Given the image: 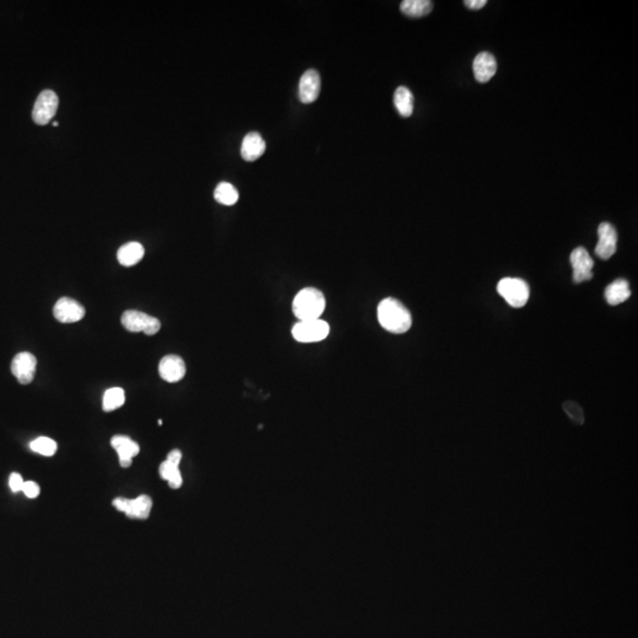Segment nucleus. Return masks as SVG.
I'll return each instance as SVG.
<instances>
[{
	"instance_id": "19",
	"label": "nucleus",
	"mask_w": 638,
	"mask_h": 638,
	"mask_svg": "<svg viewBox=\"0 0 638 638\" xmlns=\"http://www.w3.org/2000/svg\"><path fill=\"white\" fill-rule=\"evenodd\" d=\"M394 104L402 117H409L414 112V96L409 89L400 87L394 94Z\"/></svg>"
},
{
	"instance_id": "10",
	"label": "nucleus",
	"mask_w": 638,
	"mask_h": 638,
	"mask_svg": "<svg viewBox=\"0 0 638 638\" xmlns=\"http://www.w3.org/2000/svg\"><path fill=\"white\" fill-rule=\"evenodd\" d=\"M37 359L30 352H21L14 356L11 370L21 384H30L35 379Z\"/></svg>"
},
{
	"instance_id": "4",
	"label": "nucleus",
	"mask_w": 638,
	"mask_h": 638,
	"mask_svg": "<svg viewBox=\"0 0 638 638\" xmlns=\"http://www.w3.org/2000/svg\"><path fill=\"white\" fill-rule=\"evenodd\" d=\"M329 324L320 318L299 320L292 329L293 338L301 343L320 342V340H325L326 337L329 336Z\"/></svg>"
},
{
	"instance_id": "9",
	"label": "nucleus",
	"mask_w": 638,
	"mask_h": 638,
	"mask_svg": "<svg viewBox=\"0 0 638 638\" xmlns=\"http://www.w3.org/2000/svg\"><path fill=\"white\" fill-rule=\"evenodd\" d=\"M617 249V232L609 222H602L598 227V244L595 252L600 259H610Z\"/></svg>"
},
{
	"instance_id": "6",
	"label": "nucleus",
	"mask_w": 638,
	"mask_h": 638,
	"mask_svg": "<svg viewBox=\"0 0 638 638\" xmlns=\"http://www.w3.org/2000/svg\"><path fill=\"white\" fill-rule=\"evenodd\" d=\"M58 109V97L53 90L40 92L32 110V119L39 126H45L56 115Z\"/></svg>"
},
{
	"instance_id": "5",
	"label": "nucleus",
	"mask_w": 638,
	"mask_h": 638,
	"mask_svg": "<svg viewBox=\"0 0 638 638\" xmlns=\"http://www.w3.org/2000/svg\"><path fill=\"white\" fill-rule=\"evenodd\" d=\"M121 322L130 332H144L147 336L156 335L161 329V323L158 318L136 310H128L123 313Z\"/></svg>"
},
{
	"instance_id": "22",
	"label": "nucleus",
	"mask_w": 638,
	"mask_h": 638,
	"mask_svg": "<svg viewBox=\"0 0 638 638\" xmlns=\"http://www.w3.org/2000/svg\"><path fill=\"white\" fill-rule=\"evenodd\" d=\"M160 475L162 479L168 481L169 487L178 490L183 486V475L180 473L179 466L166 460L160 466Z\"/></svg>"
},
{
	"instance_id": "26",
	"label": "nucleus",
	"mask_w": 638,
	"mask_h": 638,
	"mask_svg": "<svg viewBox=\"0 0 638 638\" xmlns=\"http://www.w3.org/2000/svg\"><path fill=\"white\" fill-rule=\"evenodd\" d=\"M23 492H24L25 495L30 499H35L38 497L39 493H40V488H39L38 485L33 482V481H26L24 482V486H23Z\"/></svg>"
},
{
	"instance_id": "23",
	"label": "nucleus",
	"mask_w": 638,
	"mask_h": 638,
	"mask_svg": "<svg viewBox=\"0 0 638 638\" xmlns=\"http://www.w3.org/2000/svg\"><path fill=\"white\" fill-rule=\"evenodd\" d=\"M126 402V394L122 388H110L103 396V411H114L122 407Z\"/></svg>"
},
{
	"instance_id": "21",
	"label": "nucleus",
	"mask_w": 638,
	"mask_h": 638,
	"mask_svg": "<svg viewBox=\"0 0 638 638\" xmlns=\"http://www.w3.org/2000/svg\"><path fill=\"white\" fill-rule=\"evenodd\" d=\"M214 199L225 206H233L239 200L238 190L231 183H219L214 190Z\"/></svg>"
},
{
	"instance_id": "24",
	"label": "nucleus",
	"mask_w": 638,
	"mask_h": 638,
	"mask_svg": "<svg viewBox=\"0 0 638 638\" xmlns=\"http://www.w3.org/2000/svg\"><path fill=\"white\" fill-rule=\"evenodd\" d=\"M30 447L33 452L44 456L55 455L57 450L56 441H53V438H45V436L36 438L35 441L31 442Z\"/></svg>"
},
{
	"instance_id": "12",
	"label": "nucleus",
	"mask_w": 638,
	"mask_h": 638,
	"mask_svg": "<svg viewBox=\"0 0 638 638\" xmlns=\"http://www.w3.org/2000/svg\"><path fill=\"white\" fill-rule=\"evenodd\" d=\"M53 315L60 323H76L85 317V309L77 301L63 297L53 308Z\"/></svg>"
},
{
	"instance_id": "15",
	"label": "nucleus",
	"mask_w": 638,
	"mask_h": 638,
	"mask_svg": "<svg viewBox=\"0 0 638 638\" xmlns=\"http://www.w3.org/2000/svg\"><path fill=\"white\" fill-rule=\"evenodd\" d=\"M265 149L266 144L259 133H249L242 140V156L245 161H256L260 156H263Z\"/></svg>"
},
{
	"instance_id": "18",
	"label": "nucleus",
	"mask_w": 638,
	"mask_h": 638,
	"mask_svg": "<svg viewBox=\"0 0 638 638\" xmlns=\"http://www.w3.org/2000/svg\"><path fill=\"white\" fill-rule=\"evenodd\" d=\"M144 256V247L140 242H128L117 251V259L123 266H134Z\"/></svg>"
},
{
	"instance_id": "11",
	"label": "nucleus",
	"mask_w": 638,
	"mask_h": 638,
	"mask_svg": "<svg viewBox=\"0 0 638 638\" xmlns=\"http://www.w3.org/2000/svg\"><path fill=\"white\" fill-rule=\"evenodd\" d=\"M158 374L166 382H179L186 375V363L178 355H168L160 362Z\"/></svg>"
},
{
	"instance_id": "1",
	"label": "nucleus",
	"mask_w": 638,
	"mask_h": 638,
	"mask_svg": "<svg viewBox=\"0 0 638 638\" xmlns=\"http://www.w3.org/2000/svg\"><path fill=\"white\" fill-rule=\"evenodd\" d=\"M377 317L383 329L397 335L407 332L413 323L409 310L395 298L383 299L379 303Z\"/></svg>"
},
{
	"instance_id": "7",
	"label": "nucleus",
	"mask_w": 638,
	"mask_h": 638,
	"mask_svg": "<svg viewBox=\"0 0 638 638\" xmlns=\"http://www.w3.org/2000/svg\"><path fill=\"white\" fill-rule=\"evenodd\" d=\"M112 505L119 512L126 513V517L131 519H148L151 514L153 502L148 495H140L139 498L129 499L117 498L112 502Z\"/></svg>"
},
{
	"instance_id": "3",
	"label": "nucleus",
	"mask_w": 638,
	"mask_h": 638,
	"mask_svg": "<svg viewBox=\"0 0 638 638\" xmlns=\"http://www.w3.org/2000/svg\"><path fill=\"white\" fill-rule=\"evenodd\" d=\"M498 293L509 306L520 309L530 298V286L520 278H504L499 281Z\"/></svg>"
},
{
	"instance_id": "29",
	"label": "nucleus",
	"mask_w": 638,
	"mask_h": 638,
	"mask_svg": "<svg viewBox=\"0 0 638 638\" xmlns=\"http://www.w3.org/2000/svg\"><path fill=\"white\" fill-rule=\"evenodd\" d=\"M486 4H487L486 0H466L465 1V5L472 9V10H480Z\"/></svg>"
},
{
	"instance_id": "28",
	"label": "nucleus",
	"mask_w": 638,
	"mask_h": 638,
	"mask_svg": "<svg viewBox=\"0 0 638 638\" xmlns=\"http://www.w3.org/2000/svg\"><path fill=\"white\" fill-rule=\"evenodd\" d=\"M181 459H183V453L180 452L179 449H173L172 452L169 453L168 456H167V460H168L169 463H174L176 466H179Z\"/></svg>"
},
{
	"instance_id": "27",
	"label": "nucleus",
	"mask_w": 638,
	"mask_h": 638,
	"mask_svg": "<svg viewBox=\"0 0 638 638\" xmlns=\"http://www.w3.org/2000/svg\"><path fill=\"white\" fill-rule=\"evenodd\" d=\"M9 484H10L11 490L17 493V492L23 491L24 480H23V477H21V474L12 473L10 475V480H9Z\"/></svg>"
},
{
	"instance_id": "25",
	"label": "nucleus",
	"mask_w": 638,
	"mask_h": 638,
	"mask_svg": "<svg viewBox=\"0 0 638 638\" xmlns=\"http://www.w3.org/2000/svg\"><path fill=\"white\" fill-rule=\"evenodd\" d=\"M563 409H564L568 418H571V421L575 422L577 425H583L585 422L584 411H583L582 407L578 404L572 402V401H568V402H564V404H563Z\"/></svg>"
},
{
	"instance_id": "14",
	"label": "nucleus",
	"mask_w": 638,
	"mask_h": 638,
	"mask_svg": "<svg viewBox=\"0 0 638 638\" xmlns=\"http://www.w3.org/2000/svg\"><path fill=\"white\" fill-rule=\"evenodd\" d=\"M110 443H112V448H115L116 452L119 454V465L123 468L131 466L133 458L140 453V445L124 435H116L112 438Z\"/></svg>"
},
{
	"instance_id": "16",
	"label": "nucleus",
	"mask_w": 638,
	"mask_h": 638,
	"mask_svg": "<svg viewBox=\"0 0 638 638\" xmlns=\"http://www.w3.org/2000/svg\"><path fill=\"white\" fill-rule=\"evenodd\" d=\"M497 60L494 56L488 53H480L473 62L474 76L477 82L486 83L497 72Z\"/></svg>"
},
{
	"instance_id": "20",
	"label": "nucleus",
	"mask_w": 638,
	"mask_h": 638,
	"mask_svg": "<svg viewBox=\"0 0 638 638\" xmlns=\"http://www.w3.org/2000/svg\"><path fill=\"white\" fill-rule=\"evenodd\" d=\"M433 3L429 0H404L401 3V11L411 18H420L431 13Z\"/></svg>"
},
{
	"instance_id": "13",
	"label": "nucleus",
	"mask_w": 638,
	"mask_h": 638,
	"mask_svg": "<svg viewBox=\"0 0 638 638\" xmlns=\"http://www.w3.org/2000/svg\"><path fill=\"white\" fill-rule=\"evenodd\" d=\"M320 92V76L313 69L306 71L299 81L298 95L301 102L309 104L318 99Z\"/></svg>"
},
{
	"instance_id": "2",
	"label": "nucleus",
	"mask_w": 638,
	"mask_h": 638,
	"mask_svg": "<svg viewBox=\"0 0 638 638\" xmlns=\"http://www.w3.org/2000/svg\"><path fill=\"white\" fill-rule=\"evenodd\" d=\"M325 297L315 288H303L296 296L292 309L299 320L318 319L325 310Z\"/></svg>"
},
{
	"instance_id": "8",
	"label": "nucleus",
	"mask_w": 638,
	"mask_h": 638,
	"mask_svg": "<svg viewBox=\"0 0 638 638\" xmlns=\"http://www.w3.org/2000/svg\"><path fill=\"white\" fill-rule=\"evenodd\" d=\"M570 260H571L572 269H573V281L575 284H580L583 281H589L593 279L595 261L584 247H577L573 249Z\"/></svg>"
},
{
	"instance_id": "17",
	"label": "nucleus",
	"mask_w": 638,
	"mask_h": 638,
	"mask_svg": "<svg viewBox=\"0 0 638 638\" xmlns=\"http://www.w3.org/2000/svg\"><path fill=\"white\" fill-rule=\"evenodd\" d=\"M604 296H605L607 304H610V306H620L622 303L627 302L632 296V290H630L628 281L617 279V281H612L610 285H607Z\"/></svg>"
}]
</instances>
